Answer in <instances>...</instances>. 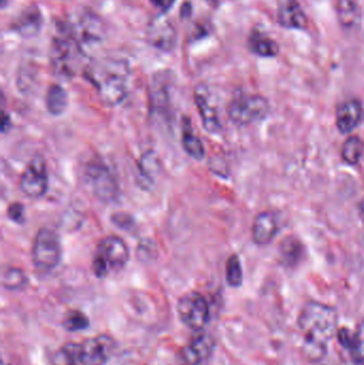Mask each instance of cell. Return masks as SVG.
Here are the masks:
<instances>
[{
	"instance_id": "1",
	"label": "cell",
	"mask_w": 364,
	"mask_h": 365,
	"mask_svg": "<svg viewBox=\"0 0 364 365\" xmlns=\"http://www.w3.org/2000/svg\"><path fill=\"white\" fill-rule=\"evenodd\" d=\"M339 314L331 305L309 301L298 315L304 356L312 362L325 358L330 342L338 333Z\"/></svg>"
},
{
	"instance_id": "2",
	"label": "cell",
	"mask_w": 364,
	"mask_h": 365,
	"mask_svg": "<svg viewBox=\"0 0 364 365\" xmlns=\"http://www.w3.org/2000/svg\"><path fill=\"white\" fill-rule=\"evenodd\" d=\"M86 76L96 87L101 100L106 105H118L128 96L130 71L126 61L120 59L96 61L87 68Z\"/></svg>"
},
{
	"instance_id": "3",
	"label": "cell",
	"mask_w": 364,
	"mask_h": 365,
	"mask_svg": "<svg viewBox=\"0 0 364 365\" xmlns=\"http://www.w3.org/2000/svg\"><path fill=\"white\" fill-rule=\"evenodd\" d=\"M86 56L75 40L70 26L67 30L53 37L51 47V65L57 76L69 80L76 75L82 60Z\"/></svg>"
},
{
	"instance_id": "4",
	"label": "cell",
	"mask_w": 364,
	"mask_h": 365,
	"mask_svg": "<svg viewBox=\"0 0 364 365\" xmlns=\"http://www.w3.org/2000/svg\"><path fill=\"white\" fill-rule=\"evenodd\" d=\"M82 177L87 188L98 200L114 203L120 198V187L116 177L110 167L98 157L91 159L85 163Z\"/></svg>"
},
{
	"instance_id": "5",
	"label": "cell",
	"mask_w": 364,
	"mask_h": 365,
	"mask_svg": "<svg viewBox=\"0 0 364 365\" xmlns=\"http://www.w3.org/2000/svg\"><path fill=\"white\" fill-rule=\"evenodd\" d=\"M70 29L85 54L91 49L101 46L106 40L107 31L104 21L91 11H85L79 15L76 21L70 25Z\"/></svg>"
},
{
	"instance_id": "6",
	"label": "cell",
	"mask_w": 364,
	"mask_h": 365,
	"mask_svg": "<svg viewBox=\"0 0 364 365\" xmlns=\"http://www.w3.org/2000/svg\"><path fill=\"white\" fill-rule=\"evenodd\" d=\"M269 112L268 100L257 94H243L231 100L227 116L237 125H249L262 121Z\"/></svg>"
},
{
	"instance_id": "7",
	"label": "cell",
	"mask_w": 364,
	"mask_h": 365,
	"mask_svg": "<svg viewBox=\"0 0 364 365\" xmlns=\"http://www.w3.org/2000/svg\"><path fill=\"white\" fill-rule=\"evenodd\" d=\"M61 260V244L58 235L49 228H42L35 236L33 260L35 267L49 271L58 266Z\"/></svg>"
},
{
	"instance_id": "8",
	"label": "cell",
	"mask_w": 364,
	"mask_h": 365,
	"mask_svg": "<svg viewBox=\"0 0 364 365\" xmlns=\"http://www.w3.org/2000/svg\"><path fill=\"white\" fill-rule=\"evenodd\" d=\"M180 319L196 332L203 330L209 319V307L201 294L191 292L182 296L177 303Z\"/></svg>"
},
{
	"instance_id": "9",
	"label": "cell",
	"mask_w": 364,
	"mask_h": 365,
	"mask_svg": "<svg viewBox=\"0 0 364 365\" xmlns=\"http://www.w3.org/2000/svg\"><path fill=\"white\" fill-rule=\"evenodd\" d=\"M19 187L24 195L31 199L42 198L49 188V175L42 157H35L29 163L19 179Z\"/></svg>"
},
{
	"instance_id": "10",
	"label": "cell",
	"mask_w": 364,
	"mask_h": 365,
	"mask_svg": "<svg viewBox=\"0 0 364 365\" xmlns=\"http://www.w3.org/2000/svg\"><path fill=\"white\" fill-rule=\"evenodd\" d=\"M214 347L213 337L203 331H198L189 343L180 349L177 363L179 365H205L213 355Z\"/></svg>"
},
{
	"instance_id": "11",
	"label": "cell",
	"mask_w": 364,
	"mask_h": 365,
	"mask_svg": "<svg viewBox=\"0 0 364 365\" xmlns=\"http://www.w3.org/2000/svg\"><path fill=\"white\" fill-rule=\"evenodd\" d=\"M130 258L128 246L122 238L110 235L101 240L94 260L100 262L107 269L124 267Z\"/></svg>"
},
{
	"instance_id": "12",
	"label": "cell",
	"mask_w": 364,
	"mask_h": 365,
	"mask_svg": "<svg viewBox=\"0 0 364 365\" xmlns=\"http://www.w3.org/2000/svg\"><path fill=\"white\" fill-rule=\"evenodd\" d=\"M112 341L107 335L87 339L77 346V358L82 365H105L112 357Z\"/></svg>"
},
{
	"instance_id": "13",
	"label": "cell",
	"mask_w": 364,
	"mask_h": 365,
	"mask_svg": "<svg viewBox=\"0 0 364 365\" xmlns=\"http://www.w3.org/2000/svg\"><path fill=\"white\" fill-rule=\"evenodd\" d=\"M146 40L158 51H170L177 44V30L173 24L162 13L152 19L146 27Z\"/></svg>"
},
{
	"instance_id": "14",
	"label": "cell",
	"mask_w": 364,
	"mask_h": 365,
	"mask_svg": "<svg viewBox=\"0 0 364 365\" xmlns=\"http://www.w3.org/2000/svg\"><path fill=\"white\" fill-rule=\"evenodd\" d=\"M173 75L169 71H160L153 75L150 87V100L155 110H165L169 107Z\"/></svg>"
},
{
	"instance_id": "15",
	"label": "cell",
	"mask_w": 364,
	"mask_h": 365,
	"mask_svg": "<svg viewBox=\"0 0 364 365\" xmlns=\"http://www.w3.org/2000/svg\"><path fill=\"white\" fill-rule=\"evenodd\" d=\"M363 118V107L356 98L345 100L336 109V127L342 134L353 132Z\"/></svg>"
},
{
	"instance_id": "16",
	"label": "cell",
	"mask_w": 364,
	"mask_h": 365,
	"mask_svg": "<svg viewBox=\"0 0 364 365\" xmlns=\"http://www.w3.org/2000/svg\"><path fill=\"white\" fill-rule=\"evenodd\" d=\"M278 21L284 28L297 30L308 26V17L297 0H279Z\"/></svg>"
},
{
	"instance_id": "17",
	"label": "cell",
	"mask_w": 364,
	"mask_h": 365,
	"mask_svg": "<svg viewBox=\"0 0 364 365\" xmlns=\"http://www.w3.org/2000/svg\"><path fill=\"white\" fill-rule=\"evenodd\" d=\"M279 231L278 219L272 211H264L257 215L252 224L253 242L260 246L272 242Z\"/></svg>"
},
{
	"instance_id": "18",
	"label": "cell",
	"mask_w": 364,
	"mask_h": 365,
	"mask_svg": "<svg viewBox=\"0 0 364 365\" xmlns=\"http://www.w3.org/2000/svg\"><path fill=\"white\" fill-rule=\"evenodd\" d=\"M336 335L340 344L349 353L355 364L364 365V319L358 325L355 331L340 329Z\"/></svg>"
},
{
	"instance_id": "19",
	"label": "cell",
	"mask_w": 364,
	"mask_h": 365,
	"mask_svg": "<svg viewBox=\"0 0 364 365\" xmlns=\"http://www.w3.org/2000/svg\"><path fill=\"white\" fill-rule=\"evenodd\" d=\"M42 25L43 17L41 10L37 5H31L19 13L12 27L21 37L31 39L40 33Z\"/></svg>"
},
{
	"instance_id": "20",
	"label": "cell",
	"mask_w": 364,
	"mask_h": 365,
	"mask_svg": "<svg viewBox=\"0 0 364 365\" xmlns=\"http://www.w3.org/2000/svg\"><path fill=\"white\" fill-rule=\"evenodd\" d=\"M195 102L199 109L203 126L209 133H217L220 130L218 114L209 98L207 87L198 86L195 91Z\"/></svg>"
},
{
	"instance_id": "21",
	"label": "cell",
	"mask_w": 364,
	"mask_h": 365,
	"mask_svg": "<svg viewBox=\"0 0 364 365\" xmlns=\"http://www.w3.org/2000/svg\"><path fill=\"white\" fill-rule=\"evenodd\" d=\"M182 145L188 155L201 161L205 155V147L191 127V120L184 118L182 123Z\"/></svg>"
},
{
	"instance_id": "22",
	"label": "cell",
	"mask_w": 364,
	"mask_h": 365,
	"mask_svg": "<svg viewBox=\"0 0 364 365\" xmlns=\"http://www.w3.org/2000/svg\"><path fill=\"white\" fill-rule=\"evenodd\" d=\"M338 19L345 28H355L361 23V9L356 0H338Z\"/></svg>"
},
{
	"instance_id": "23",
	"label": "cell",
	"mask_w": 364,
	"mask_h": 365,
	"mask_svg": "<svg viewBox=\"0 0 364 365\" xmlns=\"http://www.w3.org/2000/svg\"><path fill=\"white\" fill-rule=\"evenodd\" d=\"M248 46L253 54L258 55L263 58L276 57L279 53V46L276 41L258 31L251 33L249 37Z\"/></svg>"
},
{
	"instance_id": "24",
	"label": "cell",
	"mask_w": 364,
	"mask_h": 365,
	"mask_svg": "<svg viewBox=\"0 0 364 365\" xmlns=\"http://www.w3.org/2000/svg\"><path fill=\"white\" fill-rule=\"evenodd\" d=\"M279 254H280V260L283 265L294 267L302 260L304 246L297 238L290 236L281 242Z\"/></svg>"
},
{
	"instance_id": "25",
	"label": "cell",
	"mask_w": 364,
	"mask_h": 365,
	"mask_svg": "<svg viewBox=\"0 0 364 365\" xmlns=\"http://www.w3.org/2000/svg\"><path fill=\"white\" fill-rule=\"evenodd\" d=\"M46 108L49 114L53 116H60L65 112L67 107V91L59 86V84H53L49 87L46 94Z\"/></svg>"
},
{
	"instance_id": "26",
	"label": "cell",
	"mask_w": 364,
	"mask_h": 365,
	"mask_svg": "<svg viewBox=\"0 0 364 365\" xmlns=\"http://www.w3.org/2000/svg\"><path fill=\"white\" fill-rule=\"evenodd\" d=\"M364 145L361 138L350 136L344 141L342 147V159L348 165H357L363 155Z\"/></svg>"
},
{
	"instance_id": "27",
	"label": "cell",
	"mask_w": 364,
	"mask_h": 365,
	"mask_svg": "<svg viewBox=\"0 0 364 365\" xmlns=\"http://www.w3.org/2000/svg\"><path fill=\"white\" fill-rule=\"evenodd\" d=\"M225 279H227V284L232 287H239L243 283L244 275H243L241 260L237 254H233L227 258V266H225Z\"/></svg>"
},
{
	"instance_id": "28",
	"label": "cell",
	"mask_w": 364,
	"mask_h": 365,
	"mask_svg": "<svg viewBox=\"0 0 364 365\" xmlns=\"http://www.w3.org/2000/svg\"><path fill=\"white\" fill-rule=\"evenodd\" d=\"M27 281L25 274L19 268L10 267L3 270V277H1V282L5 289L19 290L23 287Z\"/></svg>"
},
{
	"instance_id": "29",
	"label": "cell",
	"mask_w": 364,
	"mask_h": 365,
	"mask_svg": "<svg viewBox=\"0 0 364 365\" xmlns=\"http://www.w3.org/2000/svg\"><path fill=\"white\" fill-rule=\"evenodd\" d=\"M77 344H67L53 355V365H78Z\"/></svg>"
},
{
	"instance_id": "30",
	"label": "cell",
	"mask_w": 364,
	"mask_h": 365,
	"mask_svg": "<svg viewBox=\"0 0 364 365\" xmlns=\"http://www.w3.org/2000/svg\"><path fill=\"white\" fill-rule=\"evenodd\" d=\"M64 328L71 332H76V331L85 330L88 328L89 319L86 315L80 311H71L67 313L65 317L64 321H63Z\"/></svg>"
},
{
	"instance_id": "31",
	"label": "cell",
	"mask_w": 364,
	"mask_h": 365,
	"mask_svg": "<svg viewBox=\"0 0 364 365\" xmlns=\"http://www.w3.org/2000/svg\"><path fill=\"white\" fill-rule=\"evenodd\" d=\"M140 175L148 184H152L158 170V161L153 153H146L139 166Z\"/></svg>"
},
{
	"instance_id": "32",
	"label": "cell",
	"mask_w": 364,
	"mask_h": 365,
	"mask_svg": "<svg viewBox=\"0 0 364 365\" xmlns=\"http://www.w3.org/2000/svg\"><path fill=\"white\" fill-rule=\"evenodd\" d=\"M8 218L15 224H24L25 222V207L21 203L13 202L8 207Z\"/></svg>"
},
{
	"instance_id": "33",
	"label": "cell",
	"mask_w": 364,
	"mask_h": 365,
	"mask_svg": "<svg viewBox=\"0 0 364 365\" xmlns=\"http://www.w3.org/2000/svg\"><path fill=\"white\" fill-rule=\"evenodd\" d=\"M112 221L119 226V228L125 229L128 230L130 226H132V220L128 215L116 214L112 216Z\"/></svg>"
},
{
	"instance_id": "34",
	"label": "cell",
	"mask_w": 364,
	"mask_h": 365,
	"mask_svg": "<svg viewBox=\"0 0 364 365\" xmlns=\"http://www.w3.org/2000/svg\"><path fill=\"white\" fill-rule=\"evenodd\" d=\"M174 1H175V0H151V3H153L155 7L162 9V13H166V12L172 7Z\"/></svg>"
},
{
	"instance_id": "35",
	"label": "cell",
	"mask_w": 364,
	"mask_h": 365,
	"mask_svg": "<svg viewBox=\"0 0 364 365\" xmlns=\"http://www.w3.org/2000/svg\"><path fill=\"white\" fill-rule=\"evenodd\" d=\"M128 1H134V0H128Z\"/></svg>"
},
{
	"instance_id": "36",
	"label": "cell",
	"mask_w": 364,
	"mask_h": 365,
	"mask_svg": "<svg viewBox=\"0 0 364 365\" xmlns=\"http://www.w3.org/2000/svg\"><path fill=\"white\" fill-rule=\"evenodd\" d=\"M213 1H215V0H213Z\"/></svg>"
}]
</instances>
